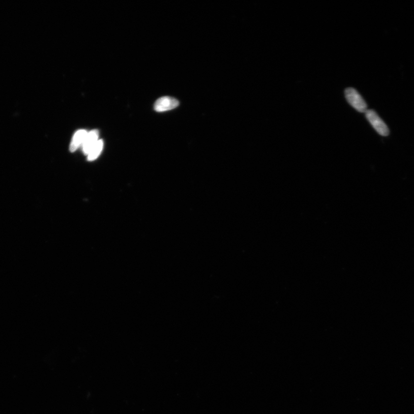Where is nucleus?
Returning a JSON list of instances; mask_svg holds the SVG:
<instances>
[{"instance_id":"1","label":"nucleus","mask_w":414,"mask_h":414,"mask_svg":"<svg viewBox=\"0 0 414 414\" xmlns=\"http://www.w3.org/2000/svg\"><path fill=\"white\" fill-rule=\"evenodd\" d=\"M345 97L348 103L359 113L367 111V104L357 90L354 88H348L345 91Z\"/></svg>"},{"instance_id":"2","label":"nucleus","mask_w":414,"mask_h":414,"mask_svg":"<svg viewBox=\"0 0 414 414\" xmlns=\"http://www.w3.org/2000/svg\"><path fill=\"white\" fill-rule=\"evenodd\" d=\"M366 118L371 124L372 127L380 135L386 137L389 134V128L378 114L374 110H368L365 112Z\"/></svg>"},{"instance_id":"3","label":"nucleus","mask_w":414,"mask_h":414,"mask_svg":"<svg viewBox=\"0 0 414 414\" xmlns=\"http://www.w3.org/2000/svg\"><path fill=\"white\" fill-rule=\"evenodd\" d=\"M179 106V101L176 98L164 96L158 98L154 104V110L158 113L175 109Z\"/></svg>"},{"instance_id":"4","label":"nucleus","mask_w":414,"mask_h":414,"mask_svg":"<svg viewBox=\"0 0 414 414\" xmlns=\"http://www.w3.org/2000/svg\"><path fill=\"white\" fill-rule=\"evenodd\" d=\"M98 131L96 130L91 131L88 132L87 137L85 139V141L82 145L83 151L84 153L86 155H88L91 150V149L94 147V145L97 143L98 141Z\"/></svg>"},{"instance_id":"5","label":"nucleus","mask_w":414,"mask_h":414,"mask_svg":"<svg viewBox=\"0 0 414 414\" xmlns=\"http://www.w3.org/2000/svg\"><path fill=\"white\" fill-rule=\"evenodd\" d=\"M87 134L88 132L87 131L84 130L78 131L74 134L70 146V150L71 152L76 151L77 149L81 145H83Z\"/></svg>"},{"instance_id":"6","label":"nucleus","mask_w":414,"mask_h":414,"mask_svg":"<svg viewBox=\"0 0 414 414\" xmlns=\"http://www.w3.org/2000/svg\"><path fill=\"white\" fill-rule=\"evenodd\" d=\"M103 141L99 140L97 142V143L94 145L92 148L91 149L88 155V161H92L98 157L102 150H103Z\"/></svg>"}]
</instances>
